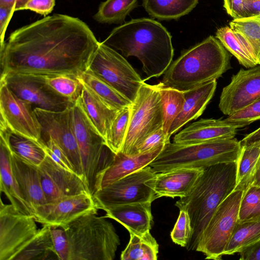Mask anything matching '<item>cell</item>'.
<instances>
[{
  "mask_svg": "<svg viewBox=\"0 0 260 260\" xmlns=\"http://www.w3.org/2000/svg\"><path fill=\"white\" fill-rule=\"evenodd\" d=\"M162 125L161 103L157 85L144 81L131 106L128 127L121 152L135 155L137 148L144 139Z\"/></svg>",
  "mask_w": 260,
  "mask_h": 260,
  "instance_id": "cell-8",
  "label": "cell"
},
{
  "mask_svg": "<svg viewBox=\"0 0 260 260\" xmlns=\"http://www.w3.org/2000/svg\"><path fill=\"white\" fill-rule=\"evenodd\" d=\"M102 42L120 50L125 57L138 58L146 80L162 75L173 61L174 48L170 32L161 23L150 18L132 19L117 26Z\"/></svg>",
  "mask_w": 260,
  "mask_h": 260,
  "instance_id": "cell-2",
  "label": "cell"
},
{
  "mask_svg": "<svg viewBox=\"0 0 260 260\" xmlns=\"http://www.w3.org/2000/svg\"><path fill=\"white\" fill-rule=\"evenodd\" d=\"M87 69L107 82L132 103L144 81L122 55L103 42L99 43Z\"/></svg>",
  "mask_w": 260,
  "mask_h": 260,
  "instance_id": "cell-11",
  "label": "cell"
},
{
  "mask_svg": "<svg viewBox=\"0 0 260 260\" xmlns=\"http://www.w3.org/2000/svg\"><path fill=\"white\" fill-rule=\"evenodd\" d=\"M191 226L189 216L184 210H180L178 218L171 233V237L175 244L186 247L191 236Z\"/></svg>",
  "mask_w": 260,
  "mask_h": 260,
  "instance_id": "cell-42",
  "label": "cell"
},
{
  "mask_svg": "<svg viewBox=\"0 0 260 260\" xmlns=\"http://www.w3.org/2000/svg\"><path fill=\"white\" fill-rule=\"evenodd\" d=\"M98 210L92 196L83 193L37 206L33 216L36 222L43 225L63 228L79 217Z\"/></svg>",
  "mask_w": 260,
  "mask_h": 260,
  "instance_id": "cell-16",
  "label": "cell"
},
{
  "mask_svg": "<svg viewBox=\"0 0 260 260\" xmlns=\"http://www.w3.org/2000/svg\"><path fill=\"white\" fill-rule=\"evenodd\" d=\"M244 0H223V7L227 13L234 19L243 18Z\"/></svg>",
  "mask_w": 260,
  "mask_h": 260,
  "instance_id": "cell-47",
  "label": "cell"
},
{
  "mask_svg": "<svg viewBox=\"0 0 260 260\" xmlns=\"http://www.w3.org/2000/svg\"><path fill=\"white\" fill-rule=\"evenodd\" d=\"M55 5V0H29L24 10H30L46 16L53 11Z\"/></svg>",
  "mask_w": 260,
  "mask_h": 260,
  "instance_id": "cell-45",
  "label": "cell"
},
{
  "mask_svg": "<svg viewBox=\"0 0 260 260\" xmlns=\"http://www.w3.org/2000/svg\"><path fill=\"white\" fill-rule=\"evenodd\" d=\"M158 245L150 231L142 235L130 234L129 241L122 251L121 260H156Z\"/></svg>",
  "mask_w": 260,
  "mask_h": 260,
  "instance_id": "cell-32",
  "label": "cell"
},
{
  "mask_svg": "<svg viewBox=\"0 0 260 260\" xmlns=\"http://www.w3.org/2000/svg\"><path fill=\"white\" fill-rule=\"evenodd\" d=\"M241 149L240 142L235 137L189 144L169 141L149 166L157 173L179 169H204L238 162Z\"/></svg>",
  "mask_w": 260,
  "mask_h": 260,
  "instance_id": "cell-5",
  "label": "cell"
},
{
  "mask_svg": "<svg viewBox=\"0 0 260 260\" xmlns=\"http://www.w3.org/2000/svg\"><path fill=\"white\" fill-rule=\"evenodd\" d=\"M38 168L47 203L66 197L90 193L81 177L58 165L47 154Z\"/></svg>",
  "mask_w": 260,
  "mask_h": 260,
  "instance_id": "cell-18",
  "label": "cell"
},
{
  "mask_svg": "<svg viewBox=\"0 0 260 260\" xmlns=\"http://www.w3.org/2000/svg\"><path fill=\"white\" fill-rule=\"evenodd\" d=\"M53 255L56 256L51 239L50 226L43 225L36 236L17 255L14 260L55 259Z\"/></svg>",
  "mask_w": 260,
  "mask_h": 260,
  "instance_id": "cell-31",
  "label": "cell"
},
{
  "mask_svg": "<svg viewBox=\"0 0 260 260\" xmlns=\"http://www.w3.org/2000/svg\"><path fill=\"white\" fill-rule=\"evenodd\" d=\"M199 0H143V6L154 18L177 19L192 11Z\"/></svg>",
  "mask_w": 260,
  "mask_h": 260,
  "instance_id": "cell-28",
  "label": "cell"
},
{
  "mask_svg": "<svg viewBox=\"0 0 260 260\" xmlns=\"http://www.w3.org/2000/svg\"><path fill=\"white\" fill-rule=\"evenodd\" d=\"M51 239L58 259L68 260L69 245L64 229L56 226H50Z\"/></svg>",
  "mask_w": 260,
  "mask_h": 260,
  "instance_id": "cell-43",
  "label": "cell"
},
{
  "mask_svg": "<svg viewBox=\"0 0 260 260\" xmlns=\"http://www.w3.org/2000/svg\"><path fill=\"white\" fill-rule=\"evenodd\" d=\"M36 222L32 215L1 201L0 260H14L37 234Z\"/></svg>",
  "mask_w": 260,
  "mask_h": 260,
  "instance_id": "cell-12",
  "label": "cell"
},
{
  "mask_svg": "<svg viewBox=\"0 0 260 260\" xmlns=\"http://www.w3.org/2000/svg\"><path fill=\"white\" fill-rule=\"evenodd\" d=\"M71 111L84 179L93 196L101 188L103 174L113 162L115 154L106 146L104 139L86 116L79 98L72 105Z\"/></svg>",
  "mask_w": 260,
  "mask_h": 260,
  "instance_id": "cell-7",
  "label": "cell"
},
{
  "mask_svg": "<svg viewBox=\"0 0 260 260\" xmlns=\"http://www.w3.org/2000/svg\"><path fill=\"white\" fill-rule=\"evenodd\" d=\"M71 106L60 111L38 108H35L34 111L41 128L40 140L43 141L51 137L67 155L75 172L84 180L80 154L72 125Z\"/></svg>",
  "mask_w": 260,
  "mask_h": 260,
  "instance_id": "cell-13",
  "label": "cell"
},
{
  "mask_svg": "<svg viewBox=\"0 0 260 260\" xmlns=\"http://www.w3.org/2000/svg\"><path fill=\"white\" fill-rule=\"evenodd\" d=\"M160 95L163 125L162 129L168 140L172 123L180 113L185 102L184 92L165 86L160 82L156 84Z\"/></svg>",
  "mask_w": 260,
  "mask_h": 260,
  "instance_id": "cell-34",
  "label": "cell"
},
{
  "mask_svg": "<svg viewBox=\"0 0 260 260\" xmlns=\"http://www.w3.org/2000/svg\"><path fill=\"white\" fill-rule=\"evenodd\" d=\"M260 16V0H244L243 17Z\"/></svg>",
  "mask_w": 260,
  "mask_h": 260,
  "instance_id": "cell-48",
  "label": "cell"
},
{
  "mask_svg": "<svg viewBox=\"0 0 260 260\" xmlns=\"http://www.w3.org/2000/svg\"><path fill=\"white\" fill-rule=\"evenodd\" d=\"M77 78L83 85L113 109L119 111L132 105L131 101L88 69L81 73Z\"/></svg>",
  "mask_w": 260,
  "mask_h": 260,
  "instance_id": "cell-27",
  "label": "cell"
},
{
  "mask_svg": "<svg viewBox=\"0 0 260 260\" xmlns=\"http://www.w3.org/2000/svg\"><path fill=\"white\" fill-rule=\"evenodd\" d=\"M216 86L217 81L214 80L183 92L184 105L180 113L171 126L168 133L170 139L184 125L197 119L203 114L214 94Z\"/></svg>",
  "mask_w": 260,
  "mask_h": 260,
  "instance_id": "cell-22",
  "label": "cell"
},
{
  "mask_svg": "<svg viewBox=\"0 0 260 260\" xmlns=\"http://www.w3.org/2000/svg\"><path fill=\"white\" fill-rule=\"evenodd\" d=\"M260 158V139L242 146L238 161L237 183L234 190L245 191L252 184Z\"/></svg>",
  "mask_w": 260,
  "mask_h": 260,
  "instance_id": "cell-29",
  "label": "cell"
},
{
  "mask_svg": "<svg viewBox=\"0 0 260 260\" xmlns=\"http://www.w3.org/2000/svg\"><path fill=\"white\" fill-rule=\"evenodd\" d=\"M156 171L149 165L98 190L92 196L98 209L158 199L153 189Z\"/></svg>",
  "mask_w": 260,
  "mask_h": 260,
  "instance_id": "cell-9",
  "label": "cell"
},
{
  "mask_svg": "<svg viewBox=\"0 0 260 260\" xmlns=\"http://www.w3.org/2000/svg\"><path fill=\"white\" fill-rule=\"evenodd\" d=\"M224 120L238 128L260 120V98L243 108L229 115Z\"/></svg>",
  "mask_w": 260,
  "mask_h": 260,
  "instance_id": "cell-41",
  "label": "cell"
},
{
  "mask_svg": "<svg viewBox=\"0 0 260 260\" xmlns=\"http://www.w3.org/2000/svg\"><path fill=\"white\" fill-rule=\"evenodd\" d=\"M230 58L221 43L210 36L172 61L160 82L183 92L193 89L220 77L231 68Z\"/></svg>",
  "mask_w": 260,
  "mask_h": 260,
  "instance_id": "cell-4",
  "label": "cell"
},
{
  "mask_svg": "<svg viewBox=\"0 0 260 260\" xmlns=\"http://www.w3.org/2000/svg\"><path fill=\"white\" fill-rule=\"evenodd\" d=\"M79 100L86 116L105 141L120 110L109 107L84 85Z\"/></svg>",
  "mask_w": 260,
  "mask_h": 260,
  "instance_id": "cell-26",
  "label": "cell"
},
{
  "mask_svg": "<svg viewBox=\"0 0 260 260\" xmlns=\"http://www.w3.org/2000/svg\"><path fill=\"white\" fill-rule=\"evenodd\" d=\"M260 139V127L247 135L240 142L241 146L247 145Z\"/></svg>",
  "mask_w": 260,
  "mask_h": 260,
  "instance_id": "cell-50",
  "label": "cell"
},
{
  "mask_svg": "<svg viewBox=\"0 0 260 260\" xmlns=\"http://www.w3.org/2000/svg\"><path fill=\"white\" fill-rule=\"evenodd\" d=\"M204 169H179L157 173L153 189L157 198L186 196Z\"/></svg>",
  "mask_w": 260,
  "mask_h": 260,
  "instance_id": "cell-23",
  "label": "cell"
},
{
  "mask_svg": "<svg viewBox=\"0 0 260 260\" xmlns=\"http://www.w3.org/2000/svg\"><path fill=\"white\" fill-rule=\"evenodd\" d=\"M29 0H0V5L5 6L15 5L16 11L24 10L26 3Z\"/></svg>",
  "mask_w": 260,
  "mask_h": 260,
  "instance_id": "cell-51",
  "label": "cell"
},
{
  "mask_svg": "<svg viewBox=\"0 0 260 260\" xmlns=\"http://www.w3.org/2000/svg\"><path fill=\"white\" fill-rule=\"evenodd\" d=\"M1 80H4L15 94L34 108L60 111L74 104L54 92L41 75L9 74L1 77Z\"/></svg>",
  "mask_w": 260,
  "mask_h": 260,
  "instance_id": "cell-15",
  "label": "cell"
},
{
  "mask_svg": "<svg viewBox=\"0 0 260 260\" xmlns=\"http://www.w3.org/2000/svg\"><path fill=\"white\" fill-rule=\"evenodd\" d=\"M238 162L219 164L204 168L188 194L176 203L189 216L191 236L186 246L197 250L203 233L219 204L234 190Z\"/></svg>",
  "mask_w": 260,
  "mask_h": 260,
  "instance_id": "cell-3",
  "label": "cell"
},
{
  "mask_svg": "<svg viewBox=\"0 0 260 260\" xmlns=\"http://www.w3.org/2000/svg\"><path fill=\"white\" fill-rule=\"evenodd\" d=\"M251 185L260 186V158Z\"/></svg>",
  "mask_w": 260,
  "mask_h": 260,
  "instance_id": "cell-52",
  "label": "cell"
},
{
  "mask_svg": "<svg viewBox=\"0 0 260 260\" xmlns=\"http://www.w3.org/2000/svg\"><path fill=\"white\" fill-rule=\"evenodd\" d=\"M0 125L12 133L39 141L41 128L33 106L15 94L4 80L0 82Z\"/></svg>",
  "mask_w": 260,
  "mask_h": 260,
  "instance_id": "cell-14",
  "label": "cell"
},
{
  "mask_svg": "<svg viewBox=\"0 0 260 260\" xmlns=\"http://www.w3.org/2000/svg\"><path fill=\"white\" fill-rule=\"evenodd\" d=\"M239 253L240 260H260V240Z\"/></svg>",
  "mask_w": 260,
  "mask_h": 260,
  "instance_id": "cell-49",
  "label": "cell"
},
{
  "mask_svg": "<svg viewBox=\"0 0 260 260\" xmlns=\"http://www.w3.org/2000/svg\"><path fill=\"white\" fill-rule=\"evenodd\" d=\"M48 86L56 94L74 103L83 85L77 76L68 74L42 75Z\"/></svg>",
  "mask_w": 260,
  "mask_h": 260,
  "instance_id": "cell-38",
  "label": "cell"
},
{
  "mask_svg": "<svg viewBox=\"0 0 260 260\" xmlns=\"http://www.w3.org/2000/svg\"><path fill=\"white\" fill-rule=\"evenodd\" d=\"M16 11L15 5L5 6L0 5V40L1 45L5 43L4 38L8 24Z\"/></svg>",
  "mask_w": 260,
  "mask_h": 260,
  "instance_id": "cell-46",
  "label": "cell"
},
{
  "mask_svg": "<svg viewBox=\"0 0 260 260\" xmlns=\"http://www.w3.org/2000/svg\"><path fill=\"white\" fill-rule=\"evenodd\" d=\"M151 202H138L114 206L105 211V217L123 225L129 234L142 235L150 231L153 222Z\"/></svg>",
  "mask_w": 260,
  "mask_h": 260,
  "instance_id": "cell-21",
  "label": "cell"
},
{
  "mask_svg": "<svg viewBox=\"0 0 260 260\" xmlns=\"http://www.w3.org/2000/svg\"><path fill=\"white\" fill-rule=\"evenodd\" d=\"M165 145L149 152L134 155H127L121 151L115 154L113 162L103 174L101 188L149 166L160 153Z\"/></svg>",
  "mask_w": 260,
  "mask_h": 260,
  "instance_id": "cell-25",
  "label": "cell"
},
{
  "mask_svg": "<svg viewBox=\"0 0 260 260\" xmlns=\"http://www.w3.org/2000/svg\"><path fill=\"white\" fill-rule=\"evenodd\" d=\"M11 151L17 156L39 166L47 153L39 141L22 136L11 132L9 138Z\"/></svg>",
  "mask_w": 260,
  "mask_h": 260,
  "instance_id": "cell-36",
  "label": "cell"
},
{
  "mask_svg": "<svg viewBox=\"0 0 260 260\" xmlns=\"http://www.w3.org/2000/svg\"><path fill=\"white\" fill-rule=\"evenodd\" d=\"M238 128L223 120L202 118L177 133L173 143L189 144L208 141L234 138Z\"/></svg>",
  "mask_w": 260,
  "mask_h": 260,
  "instance_id": "cell-20",
  "label": "cell"
},
{
  "mask_svg": "<svg viewBox=\"0 0 260 260\" xmlns=\"http://www.w3.org/2000/svg\"><path fill=\"white\" fill-rule=\"evenodd\" d=\"M99 42L78 18L54 14L13 31L1 45V76L68 74L88 68Z\"/></svg>",
  "mask_w": 260,
  "mask_h": 260,
  "instance_id": "cell-1",
  "label": "cell"
},
{
  "mask_svg": "<svg viewBox=\"0 0 260 260\" xmlns=\"http://www.w3.org/2000/svg\"><path fill=\"white\" fill-rule=\"evenodd\" d=\"M215 37L237 58L239 63L246 68H251L258 64L251 50L230 26L219 28L216 32Z\"/></svg>",
  "mask_w": 260,
  "mask_h": 260,
  "instance_id": "cell-33",
  "label": "cell"
},
{
  "mask_svg": "<svg viewBox=\"0 0 260 260\" xmlns=\"http://www.w3.org/2000/svg\"><path fill=\"white\" fill-rule=\"evenodd\" d=\"M260 240V218L238 221L223 255L239 253Z\"/></svg>",
  "mask_w": 260,
  "mask_h": 260,
  "instance_id": "cell-30",
  "label": "cell"
},
{
  "mask_svg": "<svg viewBox=\"0 0 260 260\" xmlns=\"http://www.w3.org/2000/svg\"><path fill=\"white\" fill-rule=\"evenodd\" d=\"M97 212L86 213L64 229L69 245L68 260H113L120 244L113 225Z\"/></svg>",
  "mask_w": 260,
  "mask_h": 260,
  "instance_id": "cell-6",
  "label": "cell"
},
{
  "mask_svg": "<svg viewBox=\"0 0 260 260\" xmlns=\"http://www.w3.org/2000/svg\"><path fill=\"white\" fill-rule=\"evenodd\" d=\"M229 26L250 48L260 65V16L234 19Z\"/></svg>",
  "mask_w": 260,
  "mask_h": 260,
  "instance_id": "cell-35",
  "label": "cell"
},
{
  "mask_svg": "<svg viewBox=\"0 0 260 260\" xmlns=\"http://www.w3.org/2000/svg\"><path fill=\"white\" fill-rule=\"evenodd\" d=\"M260 218V186L251 185L244 191L241 201L238 221Z\"/></svg>",
  "mask_w": 260,
  "mask_h": 260,
  "instance_id": "cell-40",
  "label": "cell"
},
{
  "mask_svg": "<svg viewBox=\"0 0 260 260\" xmlns=\"http://www.w3.org/2000/svg\"><path fill=\"white\" fill-rule=\"evenodd\" d=\"M169 141H170L167 139L162 128H159L149 135L138 146L135 155L149 152Z\"/></svg>",
  "mask_w": 260,
  "mask_h": 260,
  "instance_id": "cell-44",
  "label": "cell"
},
{
  "mask_svg": "<svg viewBox=\"0 0 260 260\" xmlns=\"http://www.w3.org/2000/svg\"><path fill=\"white\" fill-rule=\"evenodd\" d=\"M10 158L12 172L19 190L33 212L36 207L47 203L38 166L23 159L11 151Z\"/></svg>",
  "mask_w": 260,
  "mask_h": 260,
  "instance_id": "cell-19",
  "label": "cell"
},
{
  "mask_svg": "<svg viewBox=\"0 0 260 260\" xmlns=\"http://www.w3.org/2000/svg\"><path fill=\"white\" fill-rule=\"evenodd\" d=\"M260 98V65L240 69L224 87L218 107L226 115H231Z\"/></svg>",
  "mask_w": 260,
  "mask_h": 260,
  "instance_id": "cell-17",
  "label": "cell"
},
{
  "mask_svg": "<svg viewBox=\"0 0 260 260\" xmlns=\"http://www.w3.org/2000/svg\"><path fill=\"white\" fill-rule=\"evenodd\" d=\"M138 0H106L99 6L93 16L101 23H119L137 6Z\"/></svg>",
  "mask_w": 260,
  "mask_h": 260,
  "instance_id": "cell-37",
  "label": "cell"
},
{
  "mask_svg": "<svg viewBox=\"0 0 260 260\" xmlns=\"http://www.w3.org/2000/svg\"><path fill=\"white\" fill-rule=\"evenodd\" d=\"M9 131L1 132L0 189L17 209L33 216L31 208L23 198L12 172L10 162L11 150L9 145Z\"/></svg>",
  "mask_w": 260,
  "mask_h": 260,
  "instance_id": "cell-24",
  "label": "cell"
},
{
  "mask_svg": "<svg viewBox=\"0 0 260 260\" xmlns=\"http://www.w3.org/2000/svg\"><path fill=\"white\" fill-rule=\"evenodd\" d=\"M243 190H234L218 206L204 230L197 251L206 259H221L238 221Z\"/></svg>",
  "mask_w": 260,
  "mask_h": 260,
  "instance_id": "cell-10",
  "label": "cell"
},
{
  "mask_svg": "<svg viewBox=\"0 0 260 260\" xmlns=\"http://www.w3.org/2000/svg\"><path fill=\"white\" fill-rule=\"evenodd\" d=\"M131 112V106L119 111L105 140L106 146L115 154L120 152L123 147L128 127Z\"/></svg>",
  "mask_w": 260,
  "mask_h": 260,
  "instance_id": "cell-39",
  "label": "cell"
}]
</instances>
